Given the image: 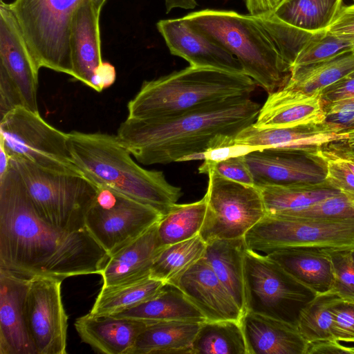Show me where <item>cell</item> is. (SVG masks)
<instances>
[{"instance_id":"3","label":"cell","mask_w":354,"mask_h":354,"mask_svg":"<svg viewBox=\"0 0 354 354\" xmlns=\"http://www.w3.org/2000/svg\"><path fill=\"white\" fill-rule=\"evenodd\" d=\"M183 18L240 62L245 74L270 93L283 86L291 73L288 27L270 16L205 9Z\"/></svg>"},{"instance_id":"48","label":"cell","mask_w":354,"mask_h":354,"mask_svg":"<svg viewBox=\"0 0 354 354\" xmlns=\"http://www.w3.org/2000/svg\"><path fill=\"white\" fill-rule=\"evenodd\" d=\"M250 15H272L283 0H243Z\"/></svg>"},{"instance_id":"45","label":"cell","mask_w":354,"mask_h":354,"mask_svg":"<svg viewBox=\"0 0 354 354\" xmlns=\"http://www.w3.org/2000/svg\"><path fill=\"white\" fill-rule=\"evenodd\" d=\"M324 105L354 97V77L346 76L325 88L319 94Z\"/></svg>"},{"instance_id":"10","label":"cell","mask_w":354,"mask_h":354,"mask_svg":"<svg viewBox=\"0 0 354 354\" xmlns=\"http://www.w3.org/2000/svg\"><path fill=\"white\" fill-rule=\"evenodd\" d=\"M207 211L199 233L207 243L244 237L266 214L259 188L227 179L210 170Z\"/></svg>"},{"instance_id":"38","label":"cell","mask_w":354,"mask_h":354,"mask_svg":"<svg viewBox=\"0 0 354 354\" xmlns=\"http://www.w3.org/2000/svg\"><path fill=\"white\" fill-rule=\"evenodd\" d=\"M283 217L335 221L354 220V194L340 192Z\"/></svg>"},{"instance_id":"31","label":"cell","mask_w":354,"mask_h":354,"mask_svg":"<svg viewBox=\"0 0 354 354\" xmlns=\"http://www.w3.org/2000/svg\"><path fill=\"white\" fill-rule=\"evenodd\" d=\"M354 73V52L291 70L286 87L313 95Z\"/></svg>"},{"instance_id":"22","label":"cell","mask_w":354,"mask_h":354,"mask_svg":"<svg viewBox=\"0 0 354 354\" xmlns=\"http://www.w3.org/2000/svg\"><path fill=\"white\" fill-rule=\"evenodd\" d=\"M149 323L111 315L88 313L77 318L75 329L82 342L105 354H130L141 332Z\"/></svg>"},{"instance_id":"32","label":"cell","mask_w":354,"mask_h":354,"mask_svg":"<svg viewBox=\"0 0 354 354\" xmlns=\"http://www.w3.org/2000/svg\"><path fill=\"white\" fill-rule=\"evenodd\" d=\"M165 284L149 276L119 285L102 287L89 313L110 315L133 307L155 297Z\"/></svg>"},{"instance_id":"15","label":"cell","mask_w":354,"mask_h":354,"mask_svg":"<svg viewBox=\"0 0 354 354\" xmlns=\"http://www.w3.org/2000/svg\"><path fill=\"white\" fill-rule=\"evenodd\" d=\"M39 69L9 3L0 2V71L17 90L23 106L37 113Z\"/></svg>"},{"instance_id":"33","label":"cell","mask_w":354,"mask_h":354,"mask_svg":"<svg viewBox=\"0 0 354 354\" xmlns=\"http://www.w3.org/2000/svg\"><path fill=\"white\" fill-rule=\"evenodd\" d=\"M248 354L241 321L221 320L201 324L192 354Z\"/></svg>"},{"instance_id":"53","label":"cell","mask_w":354,"mask_h":354,"mask_svg":"<svg viewBox=\"0 0 354 354\" xmlns=\"http://www.w3.org/2000/svg\"><path fill=\"white\" fill-rule=\"evenodd\" d=\"M96 12L100 14L102 8L106 0H90Z\"/></svg>"},{"instance_id":"47","label":"cell","mask_w":354,"mask_h":354,"mask_svg":"<svg viewBox=\"0 0 354 354\" xmlns=\"http://www.w3.org/2000/svg\"><path fill=\"white\" fill-rule=\"evenodd\" d=\"M254 150L255 149L248 146L234 144L205 151L203 160L218 161L232 156L245 155Z\"/></svg>"},{"instance_id":"17","label":"cell","mask_w":354,"mask_h":354,"mask_svg":"<svg viewBox=\"0 0 354 354\" xmlns=\"http://www.w3.org/2000/svg\"><path fill=\"white\" fill-rule=\"evenodd\" d=\"M345 127L325 121L282 128L258 129L253 124L242 130L234 144L253 149L321 150L326 145L348 138Z\"/></svg>"},{"instance_id":"12","label":"cell","mask_w":354,"mask_h":354,"mask_svg":"<svg viewBox=\"0 0 354 354\" xmlns=\"http://www.w3.org/2000/svg\"><path fill=\"white\" fill-rule=\"evenodd\" d=\"M162 218L158 211L147 205L111 189L98 187L86 214L85 227L111 257Z\"/></svg>"},{"instance_id":"35","label":"cell","mask_w":354,"mask_h":354,"mask_svg":"<svg viewBox=\"0 0 354 354\" xmlns=\"http://www.w3.org/2000/svg\"><path fill=\"white\" fill-rule=\"evenodd\" d=\"M207 243L197 235L165 246L156 258L150 277L169 283L203 257Z\"/></svg>"},{"instance_id":"7","label":"cell","mask_w":354,"mask_h":354,"mask_svg":"<svg viewBox=\"0 0 354 354\" xmlns=\"http://www.w3.org/2000/svg\"><path fill=\"white\" fill-rule=\"evenodd\" d=\"M83 0H15L9 3L39 68L73 77L70 30Z\"/></svg>"},{"instance_id":"28","label":"cell","mask_w":354,"mask_h":354,"mask_svg":"<svg viewBox=\"0 0 354 354\" xmlns=\"http://www.w3.org/2000/svg\"><path fill=\"white\" fill-rule=\"evenodd\" d=\"M201 324L175 321L148 324L130 354H192Z\"/></svg>"},{"instance_id":"46","label":"cell","mask_w":354,"mask_h":354,"mask_svg":"<svg viewBox=\"0 0 354 354\" xmlns=\"http://www.w3.org/2000/svg\"><path fill=\"white\" fill-rule=\"evenodd\" d=\"M306 354H354V346H348L336 340H320L308 343Z\"/></svg>"},{"instance_id":"19","label":"cell","mask_w":354,"mask_h":354,"mask_svg":"<svg viewBox=\"0 0 354 354\" xmlns=\"http://www.w3.org/2000/svg\"><path fill=\"white\" fill-rule=\"evenodd\" d=\"M29 281L0 268V354H37L26 322Z\"/></svg>"},{"instance_id":"6","label":"cell","mask_w":354,"mask_h":354,"mask_svg":"<svg viewBox=\"0 0 354 354\" xmlns=\"http://www.w3.org/2000/svg\"><path fill=\"white\" fill-rule=\"evenodd\" d=\"M39 216L66 232L81 231L98 187L84 175L44 169L21 158H10Z\"/></svg>"},{"instance_id":"2","label":"cell","mask_w":354,"mask_h":354,"mask_svg":"<svg viewBox=\"0 0 354 354\" xmlns=\"http://www.w3.org/2000/svg\"><path fill=\"white\" fill-rule=\"evenodd\" d=\"M260 109L250 97H240L173 117L127 118L116 136L146 165L202 160L207 151L234 145L237 135L255 122Z\"/></svg>"},{"instance_id":"11","label":"cell","mask_w":354,"mask_h":354,"mask_svg":"<svg viewBox=\"0 0 354 354\" xmlns=\"http://www.w3.org/2000/svg\"><path fill=\"white\" fill-rule=\"evenodd\" d=\"M248 249L268 254L288 247L354 250V220L297 218L266 214L245 235Z\"/></svg>"},{"instance_id":"57","label":"cell","mask_w":354,"mask_h":354,"mask_svg":"<svg viewBox=\"0 0 354 354\" xmlns=\"http://www.w3.org/2000/svg\"><path fill=\"white\" fill-rule=\"evenodd\" d=\"M3 0H0V2H3Z\"/></svg>"},{"instance_id":"52","label":"cell","mask_w":354,"mask_h":354,"mask_svg":"<svg viewBox=\"0 0 354 354\" xmlns=\"http://www.w3.org/2000/svg\"><path fill=\"white\" fill-rule=\"evenodd\" d=\"M348 138L343 141L348 145L354 146V127L348 129Z\"/></svg>"},{"instance_id":"23","label":"cell","mask_w":354,"mask_h":354,"mask_svg":"<svg viewBox=\"0 0 354 354\" xmlns=\"http://www.w3.org/2000/svg\"><path fill=\"white\" fill-rule=\"evenodd\" d=\"M241 325L248 354H306L308 342L295 325L250 311Z\"/></svg>"},{"instance_id":"40","label":"cell","mask_w":354,"mask_h":354,"mask_svg":"<svg viewBox=\"0 0 354 354\" xmlns=\"http://www.w3.org/2000/svg\"><path fill=\"white\" fill-rule=\"evenodd\" d=\"M210 170L214 171L227 179L245 185H254L245 155L232 156L218 161L206 160L198 167V171L201 174H206Z\"/></svg>"},{"instance_id":"26","label":"cell","mask_w":354,"mask_h":354,"mask_svg":"<svg viewBox=\"0 0 354 354\" xmlns=\"http://www.w3.org/2000/svg\"><path fill=\"white\" fill-rule=\"evenodd\" d=\"M147 323L187 322L203 323V315L176 286L166 283L153 298L133 307L110 315Z\"/></svg>"},{"instance_id":"39","label":"cell","mask_w":354,"mask_h":354,"mask_svg":"<svg viewBox=\"0 0 354 354\" xmlns=\"http://www.w3.org/2000/svg\"><path fill=\"white\" fill-rule=\"evenodd\" d=\"M333 266L332 291L344 300L354 302V262L351 250L327 249Z\"/></svg>"},{"instance_id":"27","label":"cell","mask_w":354,"mask_h":354,"mask_svg":"<svg viewBox=\"0 0 354 354\" xmlns=\"http://www.w3.org/2000/svg\"><path fill=\"white\" fill-rule=\"evenodd\" d=\"M247 248L244 237L216 239L207 243L203 256L243 313L245 311L244 257Z\"/></svg>"},{"instance_id":"16","label":"cell","mask_w":354,"mask_h":354,"mask_svg":"<svg viewBox=\"0 0 354 354\" xmlns=\"http://www.w3.org/2000/svg\"><path fill=\"white\" fill-rule=\"evenodd\" d=\"M156 27L170 53L187 61L189 66L245 74L233 55L194 29L183 17L160 20Z\"/></svg>"},{"instance_id":"4","label":"cell","mask_w":354,"mask_h":354,"mask_svg":"<svg viewBox=\"0 0 354 354\" xmlns=\"http://www.w3.org/2000/svg\"><path fill=\"white\" fill-rule=\"evenodd\" d=\"M68 138L74 163L97 186L147 205L162 216L181 197L180 187L170 184L162 171L137 164L116 136L72 131Z\"/></svg>"},{"instance_id":"44","label":"cell","mask_w":354,"mask_h":354,"mask_svg":"<svg viewBox=\"0 0 354 354\" xmlns=\"http://www.w3.org/2000/svg\"><path fill=\"white\" fill-rule=\"evenodd\" d=\"M327 30L332 34L354 44V3L342 6Z\"/></svg>"},{"instance_id":"42","label":"cell","mask_w":354,"mask_h":354,"mask_svg":"<svg viewBox=\"0 0 354 354\" xmlns=\"http://www.w3.org/2000/svg\"><path fill=\"white\" fill-rule=\"evenodd\" d=\"M325 156L327 158L326 181L341 192L354 194V174L348 168L344 159Z\"/></svg>"},{"instance_id":"20","label":"cell","mask_w":354,"mask_h":354,"mask_svg":"<svg viewBox=\"0 0 354 354\" xmlns=\"http://www.w3.org/2000/svg\"><path fill=\"white\" fill-rule=\"evenodd\" d=\"M100 15L90 0H83L74 12L69 40L73 77L97 92L98 75L104 63L101 55Z\"/></svg>"},{"instance_id":"13","label":"cell","mask_w":354,"mask_h":354,"mask_svg":"<svg viewBox=\"0 0 354 354\" xmlns=\"http://www.w3.org/2000/svg\"><path fill=\"white\" fill-rule=\"evenodd\" d=\"M61 280L30 277L26 300V322L37 354H66L68 316L61 293Z\"/></svg>"},{"instance_id":"5","label":"cell","mask_w":354,"mask_h":354,"mask_svg":"<svg viewBox=\"0 0 354 354\" xmlns=\"http://www.w3.org/2000/svg\"><path fill=\"white\" fill-rule=\"evenodd\" d=\"M257 84L244 73L189 66L145 81L127 104L130 118H169L240 97H251Z\"/></svg>"},{"instance_id":"14","label":"cell","mask_w":354,"mask_h":354,"mask_svg":"<svg viewBox=\"0 0 354 354\" xmlns=\"http://www.w3.org/2000/svg\"><path fill=\"white\" fill-rule=\"evenodd\" d=\"M254 185H287L326 181L327 158L321 150L264 148L245 155Z\"/></svg>"},{"instance_id":"30","label":"cell","mask_w":354,"mask_h":354,"mask_svg":"<svg viewBox=\"0 0 354 354\" xmlns=\"http://www.w3.org/2000/svg\"><path fill=\"white\" fill-rule=\"evenodd\" d=\"M258 187L263 199L266 214L280 216H288L341 192L326 181Z\"/></svg>"},{"instance_id":"55","label":"cell","mask_w":354,"mask_h":354,"mask_svg":"<svg viewBox=\"0 0 354 354\" xmlns=\"http://www.w3.org/2000/svg\"><path fill=\"white\" fill-rule=\"evenodd\" d=\"M352 257L354 262V250H351Z\"/></svg>"},{"instance_id":"34","label":"cell","mask_w":354,"mask_h":354,"mask_svg":"<svg viewBox=\"0 0 354 354\" xmlns=\"http://www.w3.org/2000/svg\"><path fill=\"white\" fill-rule=\"evenodd\" d=\"M207 211V201L186 204H175L157 225L161 244L167 246L199 235Z\"/></svg>"},{"instance_id":"9","label":"cell","mask_w":354,"mask_h":354,"mask_svg":"<svg viewBox=\"0 0 354 354\" xmlns=\"http://www.w3.org/2000/svg\"><path fill=\"white\" fill-rule=\"evenodd\" d=\"M244 280L245 311L296 326L301 309L316 296L267 254L248 248L244 257Z\"/></svg>"},{"instance_id":"43","label":"cell","mask_w":354,"mask_h":354,"mask_svg":"<svg viewBox=\"0 0 354 354\" xmlns=\"http://www.w3.org/2000/svg\"><path fill=\"white\" fill-rule=\"evenodd\" d=\"M326 120L351 129L354 127V97L324 104Z\"/></svg>"},{"instance_id":"21","label":"cell","mask_w":354,"mask_h":354,"mask_svg":"<svg viewBox=\"0 0 354 354\" xmlns=\"http://www.w3.org/2000/svg\"><path fill=\"white\" fill-rule=\"evenodd\" d=\"M326 119L319 95H309L283 86L268 93L253 125L258 129L282 128L322 123Z\"/></svg>"},{"instance_id":"54","label":"cell","mask_w":354,"mask_h":354,"mask_svg":"<svg viewBox=\"0 0 354 354\" xmlns=\"http://www.w3.org/2000/svg\"><path fill=\"white\" fill-rule=\"evenodd\" d=\"M344 159L347 166L348 167V168L353 171V173L354 174V161L353 160H351L349 159H346V158H343Z\"/></svg>"},{"instance_id":"50","label":"cell","mask_w":354,"mask_h":354,"mask_svg":"<svg viewBox=\"0 0 354 354\" xmlns=\"http://www.w3.org/2000/svg\"><path fill=\"white\" fill-rule=\"evenodd\" d=\"M165 1L167 12L176 8L192 9L197 5L196 0H165Z\"/></svg>"},{"instance_id":"1","label":"cell","mask_w":354,"mask_h":354,"mask_svg":"<svg viewBox=\"0 0 354 354\" xmlns=\"http://www.w3.org/2000/svg\"><path fill=\"white\" fill-rule=\"evenodd\" d=\"M109 257L86 229L66 232L41 218L10 164L0 176V268L64 280L100 274Z\"/></svg>"},{"instance_id":"37","label":"cell","mask_w":354,"mask_h":354,"mask_svg":"<svg viewBox=\"0 0 354 354\" xmlns=\"http://www.w3.org/2000/svg\"><path fill=\"white\" fill-rule=\"evenodd\" d=\"M349 52H354V44L326 30L309 37L297 53L291 70L324 62Z\"/></svg>"},{"instance_id":"29","label":"cell","mask_w":354,"mask_h":354,"mask_svg":"<svg viewBox=\"0 0 354 354\" xmlns=\"http://www.w3.org/2000/svg\"><path fill=\"white\" fill-rule=\"evenodd\" d=\"M343 0H283L273 15L296 31L310 36L327 30Z\"/></svg>"},{"instance_id":"25","label":"cell","mask_w":354,"mask_h":354,"mask_svg":"<svg viewBox=\"0 0 354 354\" xmlns=\"http://www.w3.org/2000/svg\"><path fill=\"white\" fill-rule=\"evenodd\" d=\"M266 254L316 295L332 291L334 272L327 249L288 247L277 249Z\"/></svg>"},{"instance_id":"24","label":"cell","mask_w":354,"mask_h":354,"mask_svg":"<svg viewBox=\"0 0 354 354\" xmlns=\"http://www.w3.org/2000/svg\"><path fill=\"white\" fill-rule=\"evenodd\" d=\"M157 225L109 257L100 272L102 287L119 285L150 276L156 258L165 247L160 241Z\"/></svg>"},{"instance_id":"49","label":"cell","mask_w":354,"mask_h":354,"mask_svg":"<svg viewBox=\"0 0 354 354\" xmlns=\"http://www.w3.org/2000/svg\"><path fill=\"white\" fill-rule=\"evenodd\" d=\"M326 156L339 157L354 161V146L348 145L343 140L331 142L323 148Z\"/></svg>"},{"instance_id":"8","label":"cell","mask_w":354,"mask_h":354,"mask_svg":"<svg viewBox=\"0 0 354 354\" xmlns=\"http://www.w3.org/2000/svg\"><path fill=\"white\" fill-rule=\"evenodd\" d=\"M0 146L10 158H21L51 171L83 175L73 162L68 133L24 106L0 120Z\"/></svg>"},{"instance_id":"36","label":"cell","mask_w":354,"mask_h":354,"mask_svg":"<svg viewBox=\"0 0 354 354\" xmlns=\"http://www.w3.org/2000/svg\"><path fill=\"white\" fill-rule=\"evenodd\" d=\"M341 299L333 291L318 294L301 309L297 326L308 343L335 340L331 309Z\"/></svg>"},{"instance_id":"56","label":"cell","mask_w":354,"mask_h":354,"mask_svg":"<svg viewBox=\"0 0 354 354\" xmlns=\"http://www.w3.org/2000/svg\"><path fill=\"white\" fill-rule=\"evenodd\" d=\"M351 76H353L354 77V73H353L352 74L350 75Z\"/></svg>"},{"instance_id":"51","label":"cell","mask_w":354,"mask_h":354,"mask_svg":"<svg viewBox=\"0 0 354 354\" xmlns=\"http://www.w3.org/2000/svg\"><path fill=\"white\" fill-rule=\"evenodd\" d=\"M10 165V158L3 149L0 146V176H3L8 170Z\"/></svg>"},{"instance_id":"18","label":"cell","mask_w":354,"mask_h":354,"mask_svg":"<svg viewBox=\"0 0 354 354\" xmlns=\"http://www.w3.org/2000/svg\"><path fill=\"white\" fill-rule=\"evenodd\" d=\"M169 283L183 292L206 321H241L244 313L203 257Z\"/></svg>"},{"instance_id":"41","label":"cell","mask_w":354,"mask_h":354,"mask_svg":"<svg viewBox=\"0 0 354 354\" xmlns=\"http://www.w3.org/2000/svg\"><path fill=\"white\" fill-rule=\"evenodd\" d=\"M331 311L334 339L342 344H354V302L341 299Z\"/></svg>"}]
</instances>
